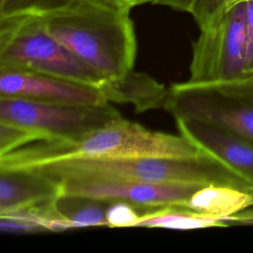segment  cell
<instances>
[{
    "instance_id": "obj_4",
    "label": "cell",
    "mask_w": 253,
    "mask_h": 253,
    "mask_svg": "<svg viewBox=\"0 0 253 253\" xmlns=\"http://www.w3.org/2000/svg\"><path fill=\"white\" fill-rule=\"evenodd\" d=\"M0 66L42 72L97 87L106 81L45 29L43 18L0 19Z\"/></svg>"
},
{
    "instance_id": "obj_15",
    "label": "cell",
    "mask_w": 253,
    "mask_h": 253,
    "mask_svg": "<svg viewBox=\"0 0 253 253\" xmlns=\"http://www.w3.org/2000/svg\"><path fill=\"white\" fill-rule=\"evenodd\" d=\"M236 1L238 0H143L142 4H158L188 12L201 29Z\"/></svg>"
},
{
    "instance_id": "obj_9",
    "label": "cell",
    "mask_w": 253,
    "mask_h": 253,
    "mask_svg": "<svg viewBox=\"0 0 253 253\" xmlns=\"http://www.w3.org/2000/svg\"><path fill=\"white\" fill-rule=\"evenodd\" d=\"M0 97L105 106L110 102L93 85L29 69L0 66Z\"/></svg>"
},
{
    "instance_id": "obj_3",
    "label": "cell",
    "mask_w": 253,
    "mask_h": 253,
    "mask_svg": "<svg viewBox=\"0 0 253 253\" xmlns=\"http://www.w3.org/2000/svg\"><path fill=\"white\" fill-rule=\"evenodd\" d=\"M30 168L52 181L67 178H113L163 184L243 181L221 162L204 151L190 157H73Z\"/></svg>"
},
{
    "instance_id": "obj_19",
    "label": "cell",
    "mask_w": 253,
    "mask_h": 253,
    "mask_svg": "<svg viewBox=\"0 0 253 253\" xmlns=\"http://www.w3.org/2000/svg\"><path fill=\"white\" fill-rule=\"evenodd\" d=\"M246 73L253 74V0H246Z\"/></svg>"
},
{
    "instance_id": "obj_1",
    "label": "cell",
    "mask_w": 253,
    "mask_h": 253,
    "mask_svg": "<svg viewBox=\"0 0 253 253\" xmlns=\"http://www.w3.org/2000/svg\"><path fill=\"white\" fill-rule=\"evenodd\" d=\"M129 8L109 0H78L42 17L45 29L75 57L105 80L133 69L136 39Z\"/></svg>"
},
{
    "instance_id": "obj_21",
    "label": "cell",
    "mask_w": 253,
    "mask_h": 253,
    "mask_svg": "<svg viewBox=\"0 0 253 253\" xmlns=\"http://www.w3.org/2000/svg\"><path fill=\"white\" fill-rule=\"evenodd\" d=\"M109 1H112L120 6L126 7L129 9L137 5H142V2H143V0H109Z\"/></svg>"
},
{
    "instance_id": "obj_13",
    "label": "cell",
    "mask_w": 253,
    "mask_h": 253,
    "mask_svg": "<svg viewBox=\"0 0 253 253\" xmlns=\"http://www.w3.org/2000/svg\"><path fill=\"white\" fill-rule=\"evenodd\" d=\"M229 220L197 212L186 207L159 208L144 213L136 227H160L168 229H197L228 226Z\"/></svg>"
},
{
    "instance_id": "obj_14",
    "label": "cell",
    "mask_w": 253,
    "mask_h": 253,
    "mask_svg": "<svg viewBox=\"0 0 253 253\" xmlns=\"http://www.w3.org/2000/svg\"><path fill=\"white\" fill-rule=\"evenodd\" d=\"M59 212L67 220L70 229L89 226H107L106 211L110 203L90 198L60 195L56 199Z\"/></svg>"
},
{
    "instance_id": "obj_10",
    "label": "cell",
    "mask_w": 253,
    "mask_h": 253,
    "mask_svg": "<svg viewBox=\"0 0 253 253\" xmlns=\"http://www.w3.org/2000/svg\"><path fill=\"white\" fill-rule=\"evenodd\" d=\"M176 124L181 135L253 186V141L196 120L178 119Z\"/></svg>"
},
{
    "instance_id": "obj_6",
    "label": "cell",
    "mask_w": 253,
    "mask_h": 253,
    "mask_svg": "<svg viewBox=\"0 0 253 253\" xmlns=\"http://www.w3.org/2000/svg\"><path fill=\"white\" fill-rule=\"evenodd\" d=\"M246 7V0H238L200 29L193 42L189 82H217L249 75L245 69Z\"/></svg>"
},
{
    "instance_id": "obj_17",
    "label": "cell",
    "mask_w": 253,
    "mask_h": 253,
    "mask_svg": "<svg viewBox=\"0 0 253 253\" xmlns=\"http://www.w3.org/2000/svg\"><path fill=\"white\" fill-rule=\"evenodd\" d=\"M42 139L47 138L40 131L0 122V155Z\"/></svg>"
},
{
    "instance_id": "obj_16",
    "label": "cell",
    "mask_w": 253,
    "mask_h": 253,
    "mask_svg": "<svg viewBox=\"0 0 253 253\" xmlns=\"http://www.w3.org/2000/svg\"><path fill=\"white\" fill-rule=\"evenodd\" d=\"M78 0H0V19L35 15L45 17L62 11Z\"/></svg>"
},
{
    "instance_id": "obj_7",
    "label": "cell",
    "mask_w": 253,
    "mask_h": 253,
    "mask_svg": "<svg viewBox=\"0 0 253 253\" xmlns=\"http://www.w3.org/2000/svg\"><path fill=\"white\" fill-rule=\"evenodd\" d=\"M122 118L110 104L92 106L0 97L1 123L35 129L47 139L77 140Z\"/></svg>"
},
{
    "instance_id": "obj_20",
    "label": "cell",
    "mask_w": 253,
    "mask_h": 253,
    "mask_svg": "<svg viewBox=\"0 0 253 253\" xmlns=\"http://www.w3.org/2000/svg\"><path fill=\"white\" fill-rule=\"evenodd\" d=\"M236 219L234 224H250L253 225V207L235 213Z\"/></svg>"
},
{
    "instance_id": "obj_5",
    "label": "cell",
    "mask_w": 253,
    "mask_h": 253,
    "mask_svg": "<svg viewBox=\"0 0 253 253\" xmlns=\"http://www.w3.org/2000/svg\"><path fill=\"white\" fill-rule=\"evenodd\" d=\"M164 109L176 120L200 121L253 141V74L217 82L173 84Z\"/></svg>"
},
{
    "instance_id": "obj_2",
    "label": "cell",
    "mask_w": 253,
    "mask_h": 253,
    "mask_svg": "<svg viewBox=\"0 0 253 253\" xmlns=\"http://www.w3.org/2000/svg\"><path fill=\"white\" fill-rule=\"evenodd\" d=\"M201 152L181 134L153 131L122 118L77 140L42 139L23 145L1 155L0 168H30L73 157H190Z\"/></svg>"
},
{
    "instance_id": "obj_11",
    "label": "cell",
    "mask_w": 253,
    "mask_h": 253,
    "mask_svg": "<svg viewBox=\"0 0 253 253\" xmlns=\"http://www.w3.org/2000/svg\"><path fill=\"white\" fill-rule=\"evenodd\" d=\"M59 185L32 168L0 169V212L56 199Z\"/></svg>"
},
{
    "instance_id": "obj_18",
    "label": "cell",
    "mask_w": 253,
    "mask_h": 253,
    "mask_svg": "<svg viewBox=\"0 0 253 253\" xmlns=\"http://www.w3.org/2000/svg\"><path fill=\"white\" fill-rule=\"evenodd\" d=\"M154 209H146L127 202H111L107 208L106 220L109 227H133L140 217Z\"/></svg>"
},
{
    "instance_id": "obj_12",
    "label": "cell",
    "mask_w": 253,
    "mask_h": 253,
    "mask_svg": "<svg viewBox=\"0 0 253 253\" xmlns=\"http://www.w3.org/2000/svg\"><path fill=\"white\" fill-rule=\"evenodd\" d=\"M100 89L109 102L132 104L137 112L164 108L169 93V87L133 69L122 78L106 80Z\"/></svg>"
},
{
    "instance_id": "obj_8",
    "label": "cell",
    "mask_w": 253,
    "mask_h": 253,
    "mask_svg": "<svg viewBox=\"0 0 253 253\" xmlns=\"http://www.w3.org/2000/svg\"><path fill=\"white\" fill-rule=\"evenodd\" d=\"M54 182L60 187V195L108 203L122 201L146 209L184 207L197 190L207 185L149 183L113 178H67Z\"/></svg>"
}]
</instances>
